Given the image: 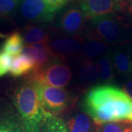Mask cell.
Masks as SVG:
<instances>
[{"mask_svg": "<svg viewBox=\"0 0 132 132\" xmlns=\"http://www.w3.org/2000/svg\"><path fill=\"white\" fill-rule=\"evenodd\" d=\"M83 37L85 41L79 54L81 60H93L95 58L103 56L109 51L108 44L89 31L85 33Z\"/></svg>", "mask_w": 132, "mask_h": 132, "instance_id": "obj_11", "label": "cell"}, {"mask_svg": "<svg viewBox=\"0 0 132 132\" xmlns=\"http://www.w3.org/2000/svg\"><path fill=\"white\" fill-rule=\"evenodd\" d=\"M85 38L83 35L64 36L51 39L48 43L54 56L60 60L71 59L80 54Z\"/></svg>", "mask_w": 132, "mask_h": 132, "instance_id": "obj_7", "label": "cell"}, {"mask_svg": "<svg viewBox=\"0 0 132 132\" xmlns=\"http://www.w3.org/2000/svg\"><path fill=\"white\" fill-rule=\"evenodd\" d=\"M111 57L114 70L126 79L132 78V61L130 48L124 46H117L111 50Z\"/></svg>", "mask_w": 132, "mask_h": 132, "instance_id": "obj_13", "label": "cell"}, {"mask_svg": "<svg viewBox=\"0 0 132 132\" xmlns=\"http://www.w3.org/2000/svg\"><path fill=\"white\" fill-rule=\"evenodd\" d=\"M7 38V35L3 34V33L0 32V38Z\"/></svg>", "mask_w": 132, "mask_h": 132, "instance_id": "obj_27", "label": "cell"}, {"mask_svg": "<svg viewBox=\"0 0 132 132\" xmlns=\"http://www.w3.org/2000/svg\"><path fill=\"white\" fill-rule=\"evenodd\" d=\"M85 15L78 6H72L65 10L57 21L58 30L65 36L79 35L85 24Z\"/></svg>", "mask_w": 132, "mask_h": 132, "instance_id": "obj_8", "label": "cell"}, {"mask_svg": "<svg viewBox=\"0 0 132 132\" xmlns=\"http://www.w3.org/2000/svg\"><path fill=\"white\" fill-rule=\"evenodd\" d=\"M19 13L25 20L32 22H51L57 13L45 0H21Z\"/></svg>", "mask_w": 132, "mask_h": 132, "instance_id": "obj_6", "label": "cell"}, {"mask_svg": "<svg viewBox=\"0 0 132 132\" xmlns=\"http://www.w3.org/2000/svg\"><path fill=\"white\" fill-rule=\"evenodd\" d=\"M123 91L132 101V78L127 79L123 87Z\"/></svg>", "mask_w": 132, "mask_h": 132, "instance_id": "obj_25", "label": "cell"}, {"mask_svg": "<svg viewBox=\"0 0 132 132\" xmlns=\"http://www.w3.org/2000/svg\"><path fill=\"white\" fill-rule=\"evenodd\" d=\"M35 63L31 57L24 53H21L13 58L10 73L13 77H20L21 76L32 73Z\"/></svg>", "mask_w": 132, "mask_h": 132, "instance_id": "obj_16", "label": "cell"}, {"mask_svg": "<svg viewBox=\"0 0 132 132\" xmlns=\"http://www.w3.org/2000/svg\"><path fill=\"white\" fill-rule=\"evenodd\" d=\"M49 7L57 12L58 10L62 8L65 5H67L71 0H45Z\"/></svg>", "mask_w": 132, "mask_h": 132, "instance_id": "obj_24", "label": "cell"}, {"mask_svg": "<svg viewBox=\"0 0 132 132\" xmlns=\"http://www.w3.org/2000/svg\"><path fill=\"white\" fill-rule=\"evenodd\" d=\"M40 132H68V128L61 118L51 115L45 120Z\"/></svg>", "mask_w": 132, "mask_h": 132, "instance_id": "obj_20", "label": "cell"}, {"mask_svg": "<svg viewBox=\"0 0 132 132\" xmlns=\"http://www.w3.org/2000/svg\"><path fill=\"white\" fill-rule=\"evenodd\" d=\"M89 32L109 46H125L132 42V20L116 13L98 16L91 19Z\"/></svg>", "mask_w": 132, "mask_h": 132, "instance_id": "obj_3", "label": "cell"}, {"mask_svg": "<svg viewBox=\"0 0 132 132\" xmlns=\"http://www.w3.org/2000/svg\"><path fill=\"white\" fill-rule=\"evenodd\" d=\"M13 57L0 50V78L9 73Z\"/></svg>", "mask_w": 132, "mask_h": 132, "instance_id": "obj_23", "label": "cell"}, {"mask_svg": "<svg viewBox=\"0 0 132 132\" xmlns=\"http://www.w3.org/2000/svg\"><path fill=\"white\" fill-rule=\"evenodd\" d=\"M30 78L51 87L62 88L68 85L72 79L71 68L59 59H54Z\"/></svg>", "mask_w": 132, "mask_h": 132, "instance_id": "obj_4", "label": "cell"}, {"mask_svg": "<svg viewBox=\"0 0 132 132\" xmlns=\"http://www.w3.org/2000/svg\"><path fill=\"white\" fill-rule=\"evenodd\" d=\"M12 98L24 132H40L45 120L52 114L43 106L36 81L29 77L21 82L15 88Z\"/></svg>", "mask_w": 132, "mask_h": 132, "instance_id": "obj_2", "label": "cell"}, {"mask_svg": "<svg viewBox=\"0 0 132 132\" xmlns=\"http://www.w3.org/2000/svg\"><path fill=\"white\" fill-rule=\"evenodd\" d=\"M86 19L121 12V5L115 0H78Z\"/></svg>", "mask_w": 132, "mask_h": 132, "instance_id": "obj_9", "label": "cell"}, {"mask_svg": "<svg viewBox=\"0 0 132 132\" xmlns=\"http://www.w3.org/2000/svg\"><path fill=\"white\" fill-rule=\"evenodd\" d=\"M121 12H124L132 19V0H126L121 5Z\"/></svg>", "mask_w": 132, "mask_h": 132, "instance_id": "obj_26", "label": "cell"}, {"mask_svg": "<svg viewBox=\"0 0 132 132\" xmlns=\"http://www.w3.org/2000/svg\"><path fill=\"white\" fill-rule=\"evenodd\" d=\"M115 1H116V2H118L119 4L122 5V4H123V2H125L126 0H115Z\"/></svg>", "mask_w": 132, "mask_h": 132, "instance_id": "obj_28", "label": "cell"}, {"mask_svg": "<svg viewBox=\"0 0 132 132\" xmlns=\"http://www.w3.org/2000/svg\"><path fill=\"white\" fill-rule=\"evenodd\" d=\"M130 52H131V61H132V47L130 48Z\"/></svg>", "mask_w": 132, "mask_h": 132, "instance_id": "obj_29", "label": "cell"}, {"mask_svg": "<svg viewBox=\"0 0 132 132\" xmlns=\"http://www.w3.org/2000/svg\"><path fill=\"white\" fill-rule=\"evenodd\" d=\"M22 36L26 45L48 44L51 37L46 27L38 24H29L24 27Z\"/></svg>", "mask_w": 132, "mask_h": 132, "instance_id": "obj_14", "label": "cell"}, {"mask_svg": "<svg viewBox=\"0 0 132 132\" xmlns=\"http://www.w3.org/2000/svg\"><path fill=\"white\" fill-rule=\"evenodd\" d=\"M0 132H24L19 115L8 109H1Z\"/></svg>", "mask_w": 132, "mask_h": 132, "instance_id": "obj_17", "label": "cell"}, {"mask_svg": "<svg viewBox=\"0 0 132 132\" xmlns=\"http://www.w3.org/2000/svg\"><path fill=\"white\" fill-rule=\"evenodd\" d=\"M21 0H0V15L10 19H15Z\"/></svg>", "mask_w": 132, "mask_h": 132, "instance_id": "obj_21", "label": "cell"}, {"mask_svg": "<svg viewBox=\"0 0 132 132\" xmlns=\"http://www.w3.org/2000/svg\"><path fill=\"white\" fill-rule=\"evenodd\" d=\"M96 132H132V123L119 122L96 125Z\"/></svg>", "mask_w": 132, "mask_h": 132, "instance_id": "obj_22", "label": "cell"}, {"mask_svg": "<svg viewBox=\"0 0 132 132\" xmlns=\"http://www.w3.org/2000/svg\"><path fill=\"white\" fill-rule=\"evenodd\" d=\"M22 53L29 56L35 63V69L32 74L38 73L48 63L57 58L52 52L48 44L26 45Z\"/></svg>", "mask_w": 132, "mask_h": 132, "instance_id": "obj_10", "label": "cell"}, {"mask_svg": "<svg viewBox=\"0 0 132 132\" xmlns=\"http://www.w3.org/2000/svg\"><path fill=\"white\" fill-rule=\"evenodd\" d=\"M24 44L25 43L22 35L19 32H15L7 37L0 50L14 57L23 52L25 47Z\"/></svg>", "mask_w": 132, "mask_h": 132, "instance_id": "obj_19", "label": "cell"}, {"mask_svg": "<svg viewBox=\"0 0 132 132\" xmlns=\"http://www.w3.org/2000/svg\"><path fill=\"white\" fill-rule=\"evenodd\" d=\"M100 80L98 63L93 60H81L77 70V84L80 89H87Z\"/></svg>", "mask_w": 132, "mask_h": 132, "instance_id": "obj_12", "label": "cell"}, {"mask_svg": "<svg viewBox=\"0 0 132 132\" xmlns=\"http://www.w3.org/2000/svg\"><path fill=\"white\" fill-rule=\"evenodd\" d=\"M82 109L96 125L106 123H132V101L112 85H97L87 91Z\"/></svg>", "mask_w": 132, "mask_h": 132, "instance_id": "obj_1", "label": "cell"}, {"mask_svg": "<svg viewBox=\"0 0 132 132\" xmlns=\"http://www.w3.org/2000/svg\"><path fill=\"white\" fill-rule=\"evenodd\" d=\"M100 81L105 84H110L114 81V68L111 50H109L105 54L99 58L98 61Z\"/></svg>", "mask_w": 132, "mask_h": 132, "instance_id": "obj_18", "label": "cell"}, {"mask_svg": "<svg viewBox=\"0 0 132 132\" xmlns=\"http://www.w3.org/2000/svg\"><path fill=\"white\" fill-rule=\"evenodd\" d=\"M93 123L88 114L79 112L74 114L66 125L68 132H96V126Z\"/></svg>", "mask_w": 132, "mask_h": 132, "instance_id": "obj_15", "label": "cell"}, {"mask_svg": "<svg viewBox=\"0 0 132 132\" xmlns=\"http://www.w3.org/2000/svg\"><path fill=\"white\" fill-rule=\"evenodd\" d=\"M35 81L40 101L47 112L56 116L68 107L71 98L67 90Z\"/></svg>", "mask_w": 132, "mask_h": 132, "instance_id": "obj_5", "label": "cell"}]
</instances>
